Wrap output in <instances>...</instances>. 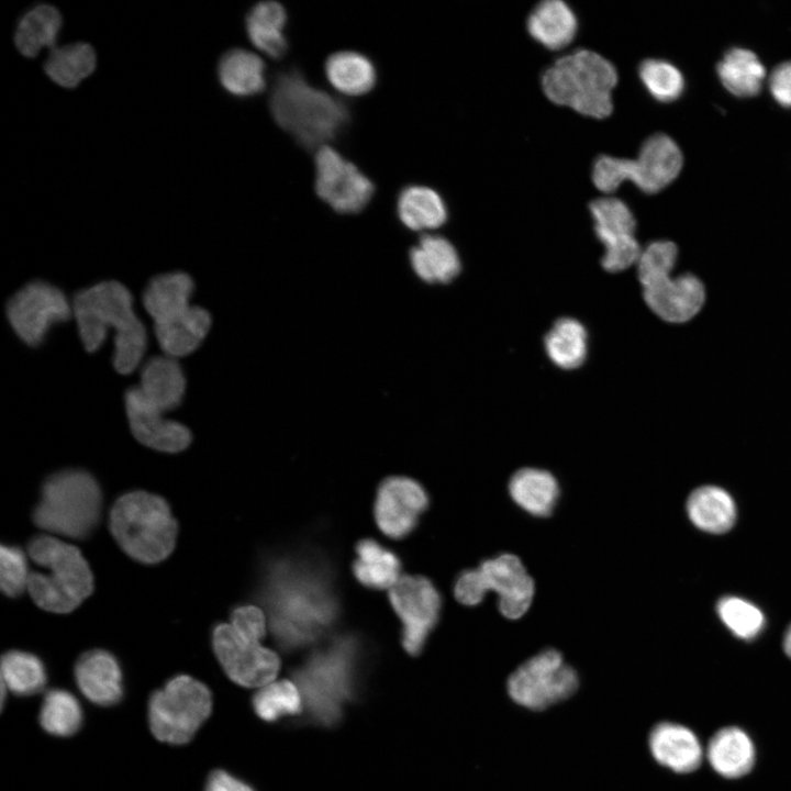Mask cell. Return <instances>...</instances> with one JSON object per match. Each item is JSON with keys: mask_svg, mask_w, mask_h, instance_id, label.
Wrapping results in <instances>:
<instances>
[{"mask_svg": "<svg viewBox=\"0 0 791 791\" xmlns=\"http://www.w3.org/2000/svg\"><path fill=\"white\" fill-rule=\"evenodd\" d=\"M648 742L655 760L675 772H692L702 762L703 749L698 736L681 724H657Z\"/></svg>", "mask_w": 791, "mask_h": 791, "instance_id": "603a6c76", "label": "cell"}, {"mask_svg": "<svg viewBox=\"0 0 791 791\" xmlns=\"http://www.w3.org/2000/svg\"><path fill=\"white\" fill-rule=\"evenodd\" d=\"M75 680L93 704L112 706L123 698V676L118 659L108 650L83 653L75 665Z\"/></svg>", "mask_w": 791, "mask_h": 791, "instance_id": "7402d4cb", "label": "cell"}, {"mask_svg": "<svg viewBox=\"0 0 791 791\" xmlns=\"http://www.w3.org/2000/svg\"><path fill=\"white\" fill-rule=\"evenodd\" d=\"M193 289L192 278L177 271L155 276L142 293L160 349L175 358L193 353L211 327L210 313L190 304Z\"/></svg>", "mask_w": 791, "mask_h": 791, "instance_id": "8992f818", "label": "cell"}, {"mask_svg": "<svg viewBox=\"0 0 791 791\" xmlns=\"http://www.w3.org/2000/svg\"><path fill=\"white\" fill-rule=\"evenodd\" d=\"M616 83L612 63L589 49L558 58L542 76L543 91L552 102L594 119L612 113Z\"/></svg>", "mask_w": 791, "mask_h": 791, "instance_id": "ba28073f", "label": "cell"}, {"mask_svg": "<svg viewBox=\"0 0 791 791\" xmlns=\"http://www.w3.org/2000/svg\"><path fill=\"white\" fill-rule=\"evenodd\" d=\"M325 75L330 83L346 96L366 94L377 81L376 68L371 60L352 51L332 54L325 62Z\"/></svg>", "mask_w": 791, "mask_h": 791, "instance_id": "e575fe53", "label": "cell"}, {"mask_svg": "<svg viewBox=\"0 0 791 791\" xmlns=\"http://www.w3.org/2000/svg\"><path fill=\"white\" fill-rule=\"evenodd\" d=\"M410 259L415 274L430 283H447L460 271L456 248L439 235H423L411 249Z\"/></svg>", "mask_w": 791, "mask_h": 791, "instance_id": "83f0119b", "label": "cell"}, {"mask_svg": "<svg viewBox=\"0 0 791 791\" xmlns=\"http://www.w3.org/2000/svg\"><path fill=\"white\" fill-rule=\"evenodd\" d=\"M269 108L276 123L308 149L336 138L349 121L344 102L309 83L296 69L276 76Z\"/></svg>", "mask_w": 791, "mask_h": 791, "instance_id": "277c9868", "label": "cell"}, {"mask_svg": "<svg viewBox=\"0 0 791 791\" xmlns=\"http://www.w3.org/2000/svg\"><path fill=\"white\" fill-rule=\"evenodd\" d=\"M287 13L276 1H263L246 15V32L252 44L271 58L282 57L288 48L283 34Z\"/></svg>", "mask_w": 791, "mask_h": 791, "instance_id": "1f68e13d", "label": "cell"}, {"mask_svg": "<svg viewBox=\"0 0 791 791\" xmlns=\"http://www.w3.org/2000/svg\"><path fill=\"white\" fill-rule=\"evenodd\" d=\"M717 613L727 628L742 639H753L765 625L762 612L742 598H723L717 604Z\"/></svg>", "mask_w": 791, "mask_h": 791, "instance_id": "7bdbcfd3", "label": "cell"}, {"mask_svg": "<svg viewBox=\"0 0 791 791\" xmlns=\"http://www.w3.org/2000/svg\"><path fill=\"white\" fill-rule=\"evenodd\" d=\"M389 601L402 622L401 642L411 656L419 655L437 624L442 598L433 582L422 576H401L389 590Z\"/></svg>", "mask_w": 791, "mask_h": 791, "instance_id": "2e32d148", "label": "cell"}, {"mask_svg": "<svg viewBox=\"0 0 791 791\" xmlns=\"http://www.w3.org/2000/svg\"><path fill=\"white\" fill-rule=\"evenodd\" d=\"M212 646L226 676L242 687L261 688L272 682L280 669L274 650L242 637L230 623L214 627Z\"/></svg>", "mask_w": 791, "mask_h": 791, "instance_id": "e0dca14e", "label": "cell"}, {"mask_svg": "<svg viewBox=\"0 0 791 791\" xmlns=\"http://www.w3.org/2000/svg\"><path fill=\"white\" fill-rule=\"evenodd\" d=\"M59 11L47 4L27 11L19 21L14 43L26 57H35L43 48L54 47L62 29Z\"/></svg>", "mask_w": 791, "mask_h": 791, "instance_id": "d590c367", "label": "cell"}, {"mask_svg": "<svg viewBox=\"0 0 791 791\" xmlns=\"http://www.w3.org/2000/svg\"><path fill=\"white\" fill-rule=\"evenodd\" d=\"M783 649L786 654L791 658V626L786 632L784 638H783Z\"/></svg>", "mask_w": 791, "mask_h": 791, "instance_id": "c3c4849f", "label": "cell"}, {"mask_svg": "<svg viewBox=\"0 0 791 791\" xmlns=\"http://www.w3.org/2000/svg\"><path fill=\"white\" fill-rule=\"evenodd\" d=\"M230 625L244 638L261 643L266 635L267 619L264 611L250 604L239 605L231 613Z\"/></svg>", "mask_w": 791, "mask_h": 791, "instance_id": "f6af8a7d", "label": "cell"}, {"mask_svg": "<svg viewBox=\"0 0 791 791\" xmlns=\"http://www.w3.org/2000/svg\"><path fill=\"white\" fill-rule=\"evenodd\" d=\"M579 684L576 670L555 649H545L524 661L509 677L510 698L519 705L545 710L575 693Z\"/></svg>", "mask_w": 791, "mask_h": 791, "instance_id": "5bb4252c", "label": "cell"}, {"mask_svg": "<svg viewBox=\"0 0 791 791\" xmlns=\"http://www.w3.org/2000/svg\"><path fill=\"white\" fill-rule=\"evenodd\" d=\"M578 21L572 9L560 0L538 3L527 18L530 35L544 47L558 51L575 38Z\"/></svg>", "mask_w": 791, "mask_h": 791, "instance_id": "4316f807", "label": "cell"}, {"mask_svg": "<svg viewBox=\"0 0 791 791\" xmlns=\"http://www.w3.org/2000/svg\"><path fill=\"white\" fill-rule=\"evenodd\" d=\"M315 562L281 558L271 561L263 578L260 599L269 614L268 625L285 650L313 643L337 615L328 570Z\"/></svg>", "mask_w": 791, "mask_h": 791, "instance_id": "6da1fadb", "label": "cell"}, {"mask_svg": "<svg viewBox=\"0 0 791 791\" xmlns=\"http://www.w3.org/2000/svg\"><path fill=\"white\" fill-rule=\"evenodd\" d=\"M73 317L85 349L98 350L113 328V366L121 375L133 372L147 349V331L133 307V296L119 281L107 280L77 291L71 299Z\"/></svg>", "mask_w": 791, "mask_h": 791, "instance_id": "7a4b0ae2", "label": "cell"}, {"mask_svg": "<svg viewBox=\"0 0 791 791\" xmlns=\"http://www.w3.org/2000/svg\"><path fill=\"white\" fill-rule=\"evenodd\" d=\"M768 86L773 99L791 108V60L779 64L770 74Z\"/></svg>", "mask_w": 791, "mask_h": 791, "instance_id": "bcb514c9", "label": "cell"}, {"mask_svg": "<svg viewBox=\"0 0 791 791\" xmlns=\"http://www.w3.org/2000/svg\"><path fill=\"white\" fill-rule=\"evenodd\" d=\"M363 649L352 636L335 638L293 671L303 701L304 721L331 727L359 694Z\"/></svg>", "mask_w": 791, "mask_h": 791, "instance_id": "3957f363", "label": "cell"}, {"mask_svg": "<svg viewBox=\"0 0 791 791\" xmlns=\"http://www.w3.org/2000/svg\"><path fill=\"white\" fill-rule=\"evenodd\" d=\"M706 758L720 776L736 779L747 775L755 765L756 749L749 735L742 728L728 726L718 729L709 740Z\"/></svg>", "mask_w": 791, "mask_h": 791, "instance_id": "d4e9b609", "label": "cell"}, {"mask_svg": "<svg viewBox=\"0 0 791 791\" xmlns=\"http://www.w3.org/2000/svg\"><path fill=\"white\" fill-rule=\"evenodd\" d=\"M7 316L19 338L36 347L54 324L73 317L71 300L49 282L31 281L9 299Z\"/></svg>", "mask_w": 791, "mask_h": 791, "instance_id": "9a60e30c", "label": "cell"}, {"mask_svg": "<svg viewBox=\"0 0 791 791\" xmlns=\"http://www.w3.org/2000/svg\"><path fill=\"white\" fill-rule=\"evenodd\" d=\"M0 582L2 592L16 598L27 589L30 571L24 553L16 546H1Z\"/></svg>", "mask_w": 791, "mask_h": 791, "instance_id": "ee69618b", "label": "cell"}, {"mask_svg": "<svg viewBox=\"0 0 791 791\" xmlns=\"http://www.w3.org/2000/svg\"><path fill=\"white\" fill-rule=\"evenodd\" d=\"M317 196L339 213H358L375 192L371 180L337 151L324 145L315 154Z\"/></svg>", "mask_w": 791, "mask_h": 791, "instance_id": "ac0fdd59", "label": "cell"}, {"mask_svg": "<svg viewBox=\"0 0 791 791\" xmlns=\"http://www.w3.org/2000/svg\"><path fill=\"white\" fill-rule=\"evenodd\" d=\"M638 75L648 93L659 102H672L683 93V75L667 60L649 58L642 62Z\"/></svg>", "mask_w": 791, "mask_h": 791, "instance_id": "b9f144b4", "label": "cell"}, {"mask_svg": "<svg viewBox=\"0 0 791 791\" xmlns=\"http://www.w3.org/2000/svg\"><path fill=\"white\" fill-rule=\"evenodd\" d=\"M94 49L87 43H73L54 47L45 64L46 75L58 86L75 88L96 68Z\"/></svg>", "mask_w": 791, "mask_h": 791, "instance_id": "74e56055", "label": "cell"}, {"mask_svg": "<svg viewBox=\"0 0 791 791\" xmlns=\"http://www.w3.org/2000/svg\"><path fill=\"white\" fill-rule=\"evenodd\" d=\"M212 711V694L201 681L179 675L154 691L148 700V724L156 739L189 743Z\"/></svg>", "mask_w": 791, "mask_h": 791, "instance_id": "4fadbf2b", "label": "cell"}, {"mask_svg": "<svg viewBox=\"0 0 791 791\" xmlns=\"http://www.w3.org/2000/svg\"><path fill=\"white\" fill-rule=\"evenodd\" d=\"M29 556L37 570L29 577L27 590L41 609L68 613L93 590V577L80 550L63 541L41 535L27 545Z\"/></svg>", "mask_w": 791, "mask_h": 791, "instance_id": "52a82bcc", "label": "cell"}, {"mask_svg": "<svg viewBox=\"0 0 791 791\" xmlns=\"http://www.w3.org/2000/svg\"><path fill=\"white\" fill-rule=\"evenodd\" d=\"M125 411L133 436L144 446L164 453H179L192 439L188 427L167 420L165 413L148 402L137 386L124 394Z\"/></svg>", "mask_w": 791, "mask_h": 791, "instance_id": "44dd1931", "label": "cell"}, {"mask_svg": "<svg viewBox=\"0 0 791 791\" xmlns=\"http://www.w3.org/2000/svg\"><path fill=\"white\" fill-rule=\"evenodd\" d=\"M143 397L166 413L179 406L186 390V378L177 358L157 355L148 358L140 371L137 386Z\"/></svg>", "mask_w": 791, "mask_h": 791, "instance_id": "cb8c5ba5", "label": "cell"}, {"mask_svg": "<svg viewBox=\"0 0 791 791\" xmlns=\"http://www.w3.org/2000/svg\"><path fill=\"white\" fill-rule=\"evenodd\" d=\"M110 530L131 558L143 564H157L174 550L178 525L163 498L133 491L115 501L110 512Z\"/></svg>", "mask_w": 791, "mask_h": 791, "instance_id": "9c48e42d", "label": "cell"}, {"mask_svg": "<svg viewBox=\"0 0 791 791\" xmlns=\"http://www.w3.org/2000/svg\"><path fill=\"white\" fill-rule=\"evenodd\" d=\"M218 74L222 87L236 97L255 96L266 86L263 59L246 49L226 52L220 59Z\"/></svg>", "mask_w": 791, "mask_h": 791, "instance_id": "f546056e", "label": "cell"}, {"mask_svg": "<svg viewBox=\"0 0 791 791\" xmlns=\"http://www.w3.org/2000/svg\"><path fill=\"white\" fill-rule=\"evenodd\" d=\"M204 791H255L248 783L222 769L213 770L205 781Z\"/></svg>", "mask_w": 791, "mask_h": 791, "instance_id": "7dc6e473", "label": "cell"}, {"mask_svg": "<svg viewBox=\"0 0 791 791\" xmlns=\"http://www.w3.org/2000/svg\"><path fill=\"white\" fill-rule=\"evenodd\" d=\"M101 504L100 487L90 474L63 470L44 482L33 521L47 532L85 538L100 520Z\"/></svg>", "mask_w": 791, "mask_h": 791, "instance_id": "30bf717a", "label": "cell"}, {"mask_svg": "<svg viewBox=\"0 0 791 791\" xmlns=\"http://www.w3.org/2000/svg\"><path fill=\"white\" fill-rule=\"evenodd\" d=\"M255 713L265 722H276L303 712V701L297 684L289 680L270 682L253 697Z\"/></svg>", "mask_w": 791, "mask_h": 791, "instance_id": "60d3db41", "label": "cell"}, {"mask_svg": "<svg viewBox=\"0 0 791 791\" xmlns=\"http://www.w3.org/2000/svg\"><path fill=\"white\" fill-rule=\"evenodd\" d=\"M716 73L724 88L739 98L758 94L766 78V68L757 55L740 47L731 48L724 54Z\"/></svg>", "mask_w": 791, "mask_h": 791, "instance_id": "d6a6232c", "label": "cell"}, {"mask_svg": "<svg viewBox=\"0 0 791 791\" xmlns=\"http://www.w3.org/2000/svg\"><path fill=\"white\" fill-rule=\"evenodd\" d=\"M545 352L548 358L561 369H575L586 360L588 333L576 319L561 317L545 335Z\"/></svg>", "mask_w": 791, "mask_h": 791, "instance_id": "8d00e7d4", "label": "cell"}, {"mask_svg": "<svg viewBox=\"0 0 791 791\" xmlns=\"http://www.w3.org/2000/svg\"><path fill=\"white\" fill-rule=\"evenodd\" d=\"M1 683L16 695H32L46 683L47 675L42 660L34 654L9 650L1 659Z\"/></svg>", "mask_w": 791, "mask_h": 791, "instance_id": "ab89813d", "label": "cell"}, {"mask_svg": "<svg viewBox=\"0 0 791 791\" xmlns=\"http://www.w3.org/2000/svg\"><path fill=\"white\" fill-rule=\"evenodd\" d=\"M38 721L46 733L69 737L81 727L82 709L73 693L64 689H52L43 698Z\"/></svg>", "mask_w": 791, "mask_h": 791, "instance_id": "f35d334b", "label": "cell"}, {"mask_svg": "<svg viewBox=\"0 0 791 791\" xmlns=\"http://www.w3.org/2000/svg\"><path fill=\"white\" fill-rule=\"evenodd\" d=\"M453 591L456 600L467 606L481 603L488 592H494L500 613L517 620L530 609L535 584L520 558L505 553L459 573Z\"/></svg>", "mask_w": 791, "mask_h": 791, "instance_id": "7c38bea8", "label": "cell"}, {"mask_svg": "<svg viewBox=\"0 0 791 791\" xmlns=\"http://www.w3.org/2000/svg\"><path fill=\"white\" fill-rule=\"evenodd\" d=\"M509 493L523 511L533 516L545 517L554 511L560 489L552 472L525 467L515 471L510 478Z\"/></svg>", "mask_w": 791, "mask_h": 791, "instance_id": "484cf974", "label": "cell"}, {"mask_svg": "<svg viewBox=\"0 0 791 791\" xmlns=\"http://www.w3.org/2000/svg\"><path fill=\"white\" fill-rule=\"evenodd\" d=\"M589 208L595 235L604 247L602 267L620 272L636 265L643 247L635 237L636 221L628 205L621 199L603 197Z\"/></svg>", "mask_w": 791, "mask_h": 791, "instance_id": "d6986e66", "label": "cell"}, {"mask_svg": "<svg viewBox=\"0 0 791 791\" xmlns=\"http://www.w3.org/2000/svg\"><path fill=\"white\" fill-rule=\"evenodd\" d=\"M428 495L417 481L402 476L385 479L377 491L374 514L379 530L391 538H402L416 526L428 506Z\"/></svg>", "mask_w": 791, "mask_h": 791, "instance_id": "ffe728a7", "label": "cell"}, {"mask_svg": "<svg viewBox=\"0 0 791 791\" xmlns=\"http://www.w3.org/2000/svg\"><path fill=\"white\" fill-rule=\"evenodd\" d=\"M401 222L413 231L434 230L447 221V207L443 198L432 188L408 186L397 200Z\"/></svg>", "mask_w": 791, "mask_h": 791, "instance_id": "836d02e7", "label": "cell"}, {"mask_svg": "<svg viewBox=\"0 0 791 791\" xmlns=\"http://www.w3.org/2000/svg\"><path fill=\"white\" fill-rule=\"evenodd\" d=\"M687 512L697 527L714 534L728 531L736 520L733 498L714 486L695 489L688 498Z\"/></svg>", "mask_w": 791, "mask_h": 791, "instance_id": "4dcf8cb0", "label": "cell"}, {"mask_svg": "<svg viewBox=\"0 0 791 791\" xmlns=\"http://www.w3.org/2000/svg\"><path fill=\"white\" fill-rule=\"evenodd\" d=\"M678 255L676 243L657 239L643 247L636 264L645 304L660 320L676 325L693 321L708 301L705 283L697 274L673 275Z\"/></svg>", "mask_w": 791, "mask_h": 791, "instance_id": "5b68a950", "label": "cell"}, {"mask_svg": "<svg viewBox=\"0 0 791 791\" xmlns=\"http://www.w3.org/2000/svg\"><path fill=\"white\" fill-rule=\"evenodd\" d=\"M356 555L353 573L363 586L390 590L401 578L399 557L378 542L371 538L361 539L356 545Z\"/></svg>", "mask_w": 791, "mask_h": 791, "instance_id": "f1b7e54d", "label": "cell"}, {"mask_svg": "<svg viewBox=\"0 0 791 791\" xmlns=\"http://www.w3.org/2000/svg\"><path fill=\"white\" fill-rule=\"evenodd\" d=\"M683 165L677 143L666 134H655L642 145L635 159L599 156L592 167V181L604 193L632 181L644 193H657L679 175Z\"/></svg>", "mask_w": 791, "mask_h": 791, "instance_id": "8fae6325", "label": "cell"}]
</instances>
